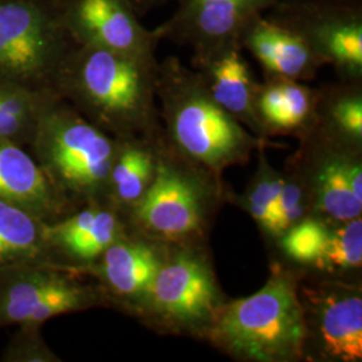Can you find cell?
Wrapping results in <instances>:
<instances>
[{
    "instance_id": "1",
    "label": "cell",
    "mask_w": 362,
    "mask_h": 362,
    "mask_svg": "<svg viewBox=\"0 0 362 362\" xmlns=\"http://www.w3.org/2000/svg\"><path fill=\"white\" fill-rule=\"evenodd\" d=\"M158 62L74 45L52 89L117 140H149L160 130Z\"/></svg>"
},
{
    "instance_id": "2",
    "label": "cell",
    "mask_w": 362,
    "mask_h": 362,
    "mask_svg": "<svg viewBox=\"0 0 362 362\" xmlns=\"http://www.w3.org/2000/svg\"><path fill=\"white\" fill-rule=\"evenodd\" d=\"M157 103L176 151L216 176L246 161L259 146L257 134L224 110L200 74L175 57L158 64Z\"/></svg>"
},
{
    "instance_id": "3",
    "label": "cell",
    "mask_w": 362,
    "mask_h": 362,
    "mask_svg": "<svg viewBox=\"0 0 362 362\" xmlns=\"http://www.w3.org/2000/svg\"><path fill=\"white\" fill-rule=\"evenodd\" d=\"M118 144L57 95L39 118L27 149L57 192L77 209L107 203V181Z\"/></svg>"
},
{
    "instance_id": "4",
    "label": "cell",
    "mask_w": 362,
    "mask_h": 362,
    "mask_svg": "<svg viewBox=\"0 0 362 362\" xmlns=\"http://www.w3.org/2000/svg\"><path fill=\"white\" fill-rule=\"evenodd\" d=\"M206 336L247 361H296L303 357L308 330L296 279L281 269L274 270L252 296L223 303Z\"/></svg>"
},
{
    "instance_id": "5",
    "label": "cell",
    "mask_w": 362,
    "mask_h": 362,
    "mask_svg": "<svg viewBox=\"0 0 362 362\" xmlns=\"http://www.w3.org/2000/svg\"><path fill=\"white\" fill-rule=\"evenodd\" d=\"M64 0H0V81L52 88L74 42Z\"/></svg>"
},
{
    "instance_id": "6",
    "label": "cell",
    "mask_w": 362,
    "mask_h": 362,
    "mask_svg": "<svg viewBox=\"0 0 362 362\" xmlns=\"http://www.w3.org/2000/svg\"><path fill=\"white\" fill-rule=\"evenodd\" d=\"M52 262H30L0 272V329L42 326L49 320L106 303L100 286Z\"/></svg>"
},
{
    "instance_id": "7",
    "label": "cell",
    "mask_w": 362,
    "mask_h": 362,
    "mask_svg": "<svg viewBox=\"0 0 362 362\" xmlns=\"http://www.w3.org/2000/svg\"><path fill=\"white\" fill-rule=\"evenodd\" d=\"M266 15L294 30L342 81L361 82L362 0L279 1Z\"/></svg>"
},
{
    "instance_id": "8",
    "label": "cell",
    "mask_w": 362,
    "mask_h": 362,
    "mask_svg": "<svg viewBox=\"0 0 362 362\" xmlns=\"http://www.w3.org/2000/svg\"><path fill=\"white\" fill-rule=\"evenodd\" d=\"M223 306L218 281L207 260L182 250L161 264L139 314L173 330L207 334Z\"/></svg>"
},
{
    "instance_id": "9",
    "label": "cell",
    "mask_w": 362,
    "mask_h": 362,
    "mask_svg": "<svg viewBox=\"0 0 362 362\" xmlns=\"http://www.w3.org/2000/svg\"><path fill=\"white\" fill-rule=\"evenodd\" d=\"M206 208L204 187L194 175L157 160L152 184L125 218L145 235L175 243L200 233Z\"/></svg>"
},
{
    "instance_id": "10",
    "label": "cell",
    "mask_w": 362,
    "mask_h": 362,
    "mask_svg": "<svg viewBox=\"0 0 362 362\" xmlns=\"http://www.w3.org/2000/svg\"><path fill=\"white\" fill-rule=\"evenodd\" d=\"M278 0H177L175 11L153 28L158 40L192 49L202 58L239 46V38L251 18L266 13Z\"/></svg>"
},
{
    "instance_id": "11",
    "label": "cell",
    "mask_w": 362,
    "mask_h": 362,
    "mask_svg": "<svg viewBox=\"0 0 362 362\" xmlns=\"http://www.w3.org/2000/svg\"><path fill=\"white\" fill-rule=\"evenodd\" d=\"M62 18L77 46L157 62L160 40L129 0H64Z\"/></svg>"
},
{
    "instance_id": "12",
    "label": "cell",
    "mask_w": 362,
    "mask_h": 362,
    "mask_svg": "<svg viewBox=\"0 0 362 362\" xmlns=\"http://www.w3.org/2000/svg\"><path fill=\"white\" fill-rule=\"evenodd\" d=\"M299 291V290H298ZM306 321V346L324 360H362V294L356 285L325 284L299 291Z\"/></svg>"
},
{
    "instance_id": "13",
    "label": "cell",
    "mask_w": 362,
    "mask_h": 362,
    "mask_svg": "<svg viewBox=\"0 0 362 362\" xmlns=\"http://www.w3.org/2000/svg\"><path fill=\"white\" fill-rule=\"evenodd\" d=\"M129 233L127 218L109 203H93L45 224L49 262L85 274Z\"/></svg>"
},
{
    "instance_id": "14",
    "label": "cell",
    "mask_w": 362,
    "mask_h": 362,
    "mask_svg": "<svg viewBox=\"0 0 362 362\" xmlns=\"http://www.w3.org/2000/svg\"><path fill=\"white\" fill-rule=\"evenodd\" d=\"M165 258L149 240L128 233L85 274L97 281L106 303L139 314Z\"/></svg>"
},
{
    "instance_id": "15",
    "label": "cell",
    "mask_w": 362,
    "mask_h": 362,
    "mask_svg": "<svg viewBox=\"0 0 362 362\" xmlns=\"http://www.w3.org/2000/svg\"><path fill=\"white\" fill-rule=\"evenodd\" d=\"M242 50L263 67L266 77L308 81L324 66L306 40L291 28L258 13L248 21L239 38Z\"/></svg>"
},
{
    "instance_id": "16",
    "label": "cell",
    "mask_w": 362,
    "mask_h": 362,
    "mask_svg": "<svg viewBox=\"0 0 362 362\" xmlns=\"http://www.w3.org/2000/svg\"><path fill=\"white\" fill-rule=\"evenodd\" d=\"M0 200L23 208L46 223L74 211L26 146L0 140Z\"/></svg>"
},
{
    "instance_id": "17",
    "label": "cell",
    "mask_w": 362,
    "mask_h": 362,
    "mask_svg": "<svg viewBox=\"0 0 362 362\" xmlns=\"http://www.w3.org/2000/svg\"><path fill=\"white\" fill-rule=\"evenodd\" d=\"M242 52L240 46L227 47L192 59V66L214 100L254 134H259L262 130L255 115L258 83Z\"/></svg>"
},
{
    "instance_id": "18",
    "label": "cell",
    "mask_w": 362,
    "mask_h": 362,
    "mask_svg": "<svg viewBox=\"0 0 362 362\" xmlns=\"http://www.w3.org/2000/svg\"><path fill=\"white\" fill-rule=\"evenodd\" d=\"M320 89L302 81L266 77L255 93V115L262 133H305L315 116Z\"/></svg>"
},
{
    "instance_id": "19",
    "label": "cell",
    "mask_w": 362,
    "mask_h": 362,
    "mask_svg": "<svg viewBox=\"0 0 362 362\" xmlns=\"http://www.w3.org/2000/svg\"><path fill=\"white\" fill-rule=\"evenodd\" d=\"M151 151L149 140H119L109 173L106 200L124 216L153 181L157 158Z\"/></svg>"
},
{
    "instance_id": "20",
    "label": "cell",
    "mask_w": 362,
    "mask_h": 362,
    "mask_svg": "<svg viewBox=\"0 0 362 362\" xmlns=\"http://www.w3.org/2000/svg\"><path fill=\"white\" fill-rule=\"evenodd\" d=\"M350 157L337 153L321 157L308 185L313 208L338 224L361 216L362 202L356 199L348 180Z\"/></svg>"
},
{
    "instance_id": "21",
    "label": "cell",
    "mask_w": 362,
    "mask_h": 362,
    "mask_svg": "<svg viewBox=\"0 0 362 362\" xmlns=\"http://www.w3.org/2000/svg\"><path fill=\"white\" fill-rule=\"evenodd\" d=\"M46 221L0 200V272L30 262H49Z\"/></svg>"
},
{
    "instance_id": "22",
    "label": "cell",
    "mask_w": 362,
    "mask_h": 362,
    "mask_svg": "<svg viewBox=\"0 0 362 362\" xmlns=\"http://www.w3.org/2000/svg\"><path fill=\"white\" fill-rule=\"evenodd\" d=\"M57 95L52 88L0 81V140L28 148L39 118Z\"/></svg>"
},
{
    "instance_id": "23",
    "label": "cell",
    "mask_w": 362,
    "mask_h": 362,
    "mask_svg": "<svg viewBox=\"0 0 362 362\" xmlns=\"http://www.w3.org/2000/svg\"><path fill=\"white\" fill-rule=\"evenodd\" d=\"M362 264L361 216L339 223L329 233L327 243L315 266L325 272H348L360 270Z\"/></svg>"
},
{
    "instance_id": "24",
    "label": "cell",
    "mask_w": 362,
    "mask_h": 362,
    "mask_svg": "<svg viewBox=\"0 0 362 362\" xmlns=\"http://www.w3.org/2000/svg\"><path fill=\"white\" fill-rule=\"evenodd\" d=\"M284 176L272 168L263 158L258 173L245 194V207L248 214L266 233L274 235V211L279 192L282 189Z\"/></svg>"
},
{
    "instance_id": "25",
    "label": "cell",
    "mask_w": 362,
    "mask_h": 362,
    "mask_svg": "<svg viewBox=\"0 0 362 362\" xmlns=\"http://www.w3.org/2000/svg\"><path fill=\"white\" fill-rule=\"evenodd\" d=\"M329 233L322 220L306 218L281 236V247L291 260L315 264L324 252Z\"/></svg>"
},
{
    "instance_id": "26",
    "label": "cell",
    "mask_w": 362,
    "mask_h": 362,
    "mask_svg": "<svg viewBox=\"0 0 362 362\" xmlns=\"http://www.w3.org/2000/svg\"><path fill=\"white\" fill-rule=\"evenodd\" d=\"M311 199L308 185L296 177H284L274 211V236H282L293 226L308 218Z\"/></svg>"
},
{
    "instance_id": "27",
    "label": "cell",
    "mask_w": 362,
    "mask_h": 362,
    "mask_svg": "<svg viewBox=\"0 0 362 362\" xmlns=\"http://www.w3.org/2000/svg\"><path fill=\"white\" fill-rule=\"evenodd\" d=\"M42 326H18L7 342L0 360L3 362H58L61 358L52 351L40 334Z\"/></svg>"
},
{
    "instance_id": "28",
    "label": "cell",
    "mask_w": 362,
    "mask_h": 362,
    "mask_svg": "<svg viewBox=\"0 0 362 362\" xmlns=\"http://www.w3.org/2000/svg\"><path fill=\"white\" fill-rule=\"evenodd\" d=\"M134 10L139 13L140 16H144L146 13H151L157 7L168 3L169 0H129Z\"/></svg>"
},
{
    "instance_id": "29",
    "label": "cell",
    "mask_w": 362,
    "mask_h": 362,
    "mask_svg": "<svg viewBox=\"0 0 362 362\" xmlns=\"http://www.w3.org/2000/svg\"><path fill=\"white\" fill-rule=\"evenodd\" d=\"M279 1H293V0H278V3H279Z\"/></svg>"
}]
</instances>
